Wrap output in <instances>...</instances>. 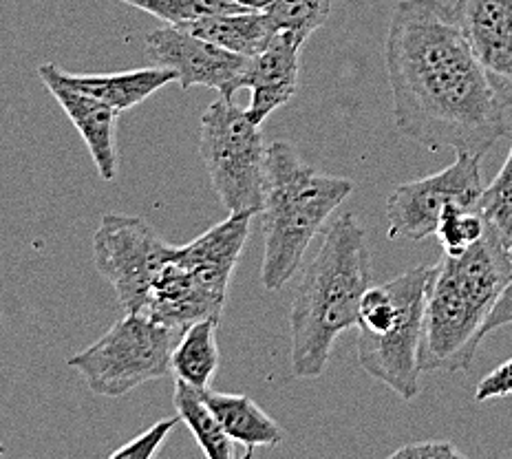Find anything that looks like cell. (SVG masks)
Returning a JSON list of instances; mask_svg holds the SVG:
<instances>
[{
	"mask_svg": "<svg viewBox=\"0 0 512 459\" xmlns=\"http://www.w3.org/2000/svg\"><path fill=\"white\" fill-rule=\"evenodd\" d=\"M482 159L484 155L455 153V162L440 173L393 188L387 199L389 239L422 241L435 234L448 204L475 208L484 190Z\"/></svg>",
	"mask_w": 512,
	"mask_h": 459,
	"instance_id": "9",
	"label": "cell"
},
{
	"mask_svg": "<svg viewBox=\"0 0 512 459\" xmlns=\"http://www.w3.org/2000/svg\"><path fill=\"white\" fill-rule=\"evenodd\" d=\"M433 268L418 265L391 279L387 287L396 301V314L389 327L380 334H358L360 367L407 402L420 393L424 305Z\"/></svg>",
	"mask_w": 512,
	"mask_h": 459,
	"instance_id": "7",
	"label": "cell"
},
{
	"mask_svg": "<svg viewBox=\"0 0 512 459\" xmlns=\"http://www.w3.org/2000/svg\"><path fill=\"white\" fill-rule=\"evenodd\" d=\"M232 3H237L245 9H254V12H265V9L272 7L276 0H232Z\"/></svg>",
	"mask_w": 512,
	"mask_h": 459,
	"instance_id": "29",
	"label": "cell"
},
{
	"mask_svg": "<svg viewBox=\"0 0 512 459\" xmlns=\"http://www.w3.org/2000/svg\"><path fill=\"white\" fill-rule=\"evenodd\" d=\"M217 327L219 320L208 318L184 329L170 358V369L177 380L197 389H210L219 367Z\"/></svg>",
	"mask_w": 512,
	"mask_h": 459,
	"instance_id": "19",
	"label": "cell"
},
{
	"mask_svg": "<svg viewBox=\"0 0 512 459\" xmlns=\"http://www.w3.org/2000/svg\"><path fill=\"white\" fill-rule=\"evenodd\" d=\"M453 9L475 56L512 104V0H455Z\"/></svg>",
	"mask_w": 512,
	"mask_h": 459,
	"instance_id": "11",
	"label": "cell"
},
{
	"mask_svg": "<svg viewBox=\"0 0 512 459\" xmlns=\"http://www.w3.org/2000/svg\"><path fill=\"white\" fill-rule=\"evenodd\" d=\"M204 398L210 409L215 411L226 435L234 444L248 448V453H252L256 446H276L283 442L281 426L248 396L204 389Z\"/></svg>",
	"mask_w": 512,
	"mask_h": 459,
	"instance_id": "18",
	"label": "cell"
},
{
	"mask_svg": "<svg viewBox=\"0 0 512 459\" xmlns=\"http://www.w3.org/2000/svg\"><path fill=\"white\" fill-rule=\"evenodd\" d=\"M332 12V0H276L265 9L276 31L305 42L316 29L325 25Z\"/></svg>",
	"mask_w": 512,
	"mask_h": 459,
	"instance_id": "21",
	"label": "cell"
},
{
	"mask_svg": "<svg viewBox=\"0 0 512 459\" xmlns=\"http://www.w3.org/2000/svg\"><path fill=\"white\" fill-rule=\"evenodd\" d=\"M51 71L67 87L93 95V98L115 106L117 111L133 109V106L146 102L159 89H164L166 84L177 80L173 71L157 67V64L151 69L106 73V76H78V73H67L60 69L58 64H51Z\"/></svg>",
	"mask_w": 512,
	"mask_h": 459,
	"instance_id": "16",
	"label": "cell"
},
{
	"mask_svg": "<svg viewBox=\"0 0 512 459\" xmlns=\"http://www.w3.org/2000/svg\"><path fill=\"white\" fill-rule=\"evenodd\" d=\"M146 49L157 67L173 71L179 87L186 91L206 87L226 98H234V93L248 84L252 58L221 49L175 25L151 31V36L146 38Z\"/></svg>",
	"mask_w": 512,
	"mask_h": 459,
	"instance_id": "10",
	"label": "cell"
},
{
	"mask_svg": "<svg viewBox=\"0 0 512 459\" xmlns=\"http://www.w3.org/2000/svg\"><path fill=\"white\" fill-rule=\"evenodd\" d=\"M175 254L177 245L140 217L106 212L93 234L95 268L111 283L126 314L146 312L153 287Z\"/></svg>",
	"mask_w": 512,
	"mask_h": 459,
	"instance_id": "8",
	"label": "cell"
},
{
	"mask_svg": "<svg viewBox=\"0 0 512 459\" xmlns=\"http://www.w3.org/2000/svg\"><path fill=\"white\" fill-rule=\"evenodd\" d=\"M254 215L239 212L201 234L188 245H177L175 261L195 272L201 281L228 294L232 274L239 256L250 237V221Z\"/></svg>",
	"mask_w": 512,
	"mask_h": 459,
	"instance_id": "15",
	"label": "cell"
},
{
	"mask_svg": "<svg viewBox=\"0 0 512 459\" xmlns=\"http://www.w3.org/2000/svg\"><path fill=\"white\" fill-rule=\"evenodd\" d=\"M38 78L49 89L53 98L58 100L62 111L67 113L71 124L78 128L84 144H87L95 168L104 181H113L117 175V117L122 111L106 104L93 95L76 91L56 78L51 64L38 67Z\"/></svg>",
	"mask_w": 512,
	"mask_h": 459,
	"instance_id": "12",
	"label": "cell"
},
{
	"mask_svg": "<svg viewBox=\"0 0 512 459\" xmlns=\"http://www.w3.org/2000/svg\"><path fill=\"white\" fill-rule=\"evenodd\" d=\"M184 332L159 323L146 312L124 318L69 360L95 396L120 398L151 380H162L170 371V358Z\"/></svg>",
	"mask_w": 512,
	"mask_h": 459,
	"instance_id": "5",
	"label": "cell"
},
{
	"mask_svg": "<svg viewBox=\"0 0 512 459\" xmlns=\"http://www.w3.org/2000/svg\"><path fill=\"white\" fill-rule=\"evenodd\" d=\"M475 210L482 215L486 230L493 232L508 248V237L512 232V146L506 164L501 166L493 184L482 190Z\"/></svg>",
	"mask_w": 512,
	"mask_h": 459,
	"instance_id": "22",
	"label": "cell"
},
{
	"mask_svg": "<svg viewBox=\"0 0 512 459\" xmlns=\"http://www.w3.org/2000/svg\"><path fill=\"white\" fill-rule=\"evenodd\" d=\"M384 67L393 122L429 151L486 155L512 133V104L442 0H398L384 38Z\"/></svg>",
	"mask_w": 512,
	"mask_h": 459,
	"instance_id": "1",
	"label": "cell"
},
{
	"mask_svg": "<svg viewBox=\"0 0 512 459\" xmlns=\"http://www.w3.org/2000/svg\"><path fill=\"white\" fill-rule=\"evenodd\" d=\"M371 287V254L360 221L343 212L329 221L323 245L307 265L290 312L292 371L318 378L336 338L358 327L362 296Z\"/></svg>",
	"mask_w": 512,
	"mask_h": 459,
	"instance_id": "2",
	"label": "cell"
},
{
	"mask_svg": "<svg viewBox=\"0 0 512 459\" xmlns=\"http://www.w3.org/2000/svg\"><path fill=\"white\" fill-rule=\"evenodd\" d=\"M301 47V40L276 31L268 47L252 58L245 84V89L252 91V100L245 113L254 124L261 126L276 109L294 98L301 76Z\"/></svg>",
	"mask_w": 512,
	"mask_h": 459,
	"instance_id": "14",
	"label": "cell"
},
{
	"mask_svg": "<svg viewBox=\"0 0 512 459\" xmlns=\"http://www.w3.org/2000/svg\"><path fill=\"white\" fill-rule=\"evenodd\" d=\"M226 301L228 294L215 290L212 285L201 281L195 272L173 259L153 287L146 314L159 323L184 332L199 320H219Z\"/></svg>",
	"mask_w": 512,
	"mask_h": 459,
	"instance_id": "13",
	"label": "cell"
},
{
	"mask_svg": "<svg viewBox=\"0 0 512 459\" xmlns=\"http://www.w3.org/2000/svg\"><path fill=\"white\" fill-rule=\"evenodd\" d=\"M506 325H512V283L506 287L497 305L493 307V312H490V316L486 318L482 336L486 338L490 332H495V329L506 327Z\"/></svg>",
	"mask_w": 512,
	"mask_h": 459,
	"instance_id": "28",
	"label": "cell"
},
{
	"mask_svg": "<svg viewBox=\"0 0 512 459\" xmlns=\"http://www.w3.org/2000/svg\"><path fill=\"white\" fill-rule=\"evenodd\" d=\"M179 422H181L179 415H175V418L159 420L146 433L137 435L135 440H131L128 444L117 448V451H113L111 457L113 459H120V457H124V459H148V457L157 455L159 448H162V444L166 442V437L170 435V431H173Z\"/></svg>",
	"mask_w": 512,
	"mask_h": 459,
	"instance_id": "25",
	"label": "cell"
},
{
	"mask_svg": "<svg viewBox=\"0 0 512 459\" xmlns=\"http://www.w3.org/2000/svg\"><path fill=\"white\" fill-rule=\"evenodd\" d=\"M391 459H464L466 455L453 442L431 440V442H413L398 448L389 455Z\"/></svg>",
	"mask_w": 512,
	"mask_h": 459,
	"instance_id": "26",
	"label": "cell"
},
{
	"mask_svg": "<svg viewBox=\"0 0 512 459\" xmlns=\"http://www.w3.org/2000/svg\"><path fill=\"white\" fill-rule=\"evenodd\" d=\"M486 223L475 208H462L457 204H448L440 219H437L435 237L440 239L444 254L457 256L471 248L475 241L484 237Z\"/></svg>",
	"mask_w": 512,
	"mask_h": 459,
	"instance_id": "23",
	"label": "cell"
},
{
	"mask_svg": "<svg viewBox=\"0 0 512 459\" xmlns=\"http://www.w3.org/2000/svg\"><path fill=\"white\" fill-rule=\"evenodd\" d=\"M122 3L142 9V12L164 20L166 25H184L204 16L243 12L245 9L232 0H122Z\"/></svg>",
	"mask_w": 512,
	"mask_h": 459,
	"instance_id": "24",
	"label": "cell"
},
{
	"mask_svg": "<svg viewBox=\"0 0 512 459\" xmlns=\"http://www.w3.org/2000/svg\"><path fill=\"white\" fill-rule=\"evenodd\" d=\"M508 259H510V268H512V232H510V237H508Z\"/></svg>",
	"mask_w": 512,
	"mask_h": 459,
	"instance_id": "30",
	"label": "cell"
},
{
	"mask_svg": "<svg viewBox=\"0 0 512 459\" xmlns=\"http://www.w3.org/2000/svg\"><path fill=\"white\" fill-rule=\"evenodd\" d=\"M510 283L508 248L490 230L462 254H444L426 292L422 373L471 367L486 318Z\"/></svg>",
	"mask_w": 512,
	"mask_h": 459,
	"instance_id": "3",
	"label": "cell"
},
{
	"mask_svg": "<svg viewBox=\"0 0 512 459\" xmlns=\"http://www.w3.org/2000/svg\"><path fill=\"white\" fill-rule=\"evenodd\" d=\"M354 184L318 173L290 142H272L265 155L263 184V265L261 283L276 292L292 281L316 234L325 228Z\"/></svg>",
	"mask_w": 512,
	"mask_h": 459,
	"instance_id": "4",
	"label": "cell"
},
{
	"mask_svg": "<svg viewBox=\"0 0 512 459\" xmlns=\"http://www.w3.org/2000/svg\"><path fill=\"white\" fill-rule=\"evenodd\" d=\"M199 151L223 208L230 215H259L268 146L261 126L250 120L234 98L219 95L201 115Z\"/></svg>",
	"mask_w": 512,
	"mask_h": 459,
	"instance_id": "6",
	"label": "cell"
},
{
	"mask_svg": "<svg viewBox=\"0 0 512 459\" xmlns=\"http://www.w3.org/2000/svg\"><path fill=\"white\" fill-rule=\"evenodd\" d=\"M506 396H512V358L490 371L486 378L479 380L475 402H488Z\"/></svg>",
	"mask_w": 512,
	"mask_h": 459,
	"instance_id": "27",
	"label": "cell"
},
{
	"mask_svg": "<svg viewBox=\"0 0 512 459\" xmlns=\"http://www.w3.org/2000/svg\"><path fill=\"white\" fill-rule=\"evenodd\" d=\"M175 27L184 29L197 38H204L221 49L241 53V56L248 58H254L256 53H261L276 34V27L270 16L265 12H254V9L212 14Z\"/></svg>",
	"mask_w": 512,
	"mask_h": 459,
	"instance_id": "17",
	"label": "cell"
},
{
	"mask_svg": "<svg viewBox=\"0 0 512 459\" xmlns=\"http://www.w3.org/2000/svg\"><path fill=\"white\" fill-rule=\"evenodd\" d=\"M175 409L179 420L188 426V431L201 446V451L210 459H230L234 457L232 440L223 431L215 411L204 398V389L190 387V384L177 380L175 382Z\"/></svg>",
	"mask_w": 512,
	"mask_h": 459,
	"instance_id": "20",
	"label": "cell"
}]
</instances>
